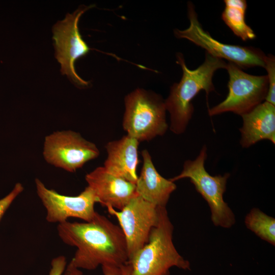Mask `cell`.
<instances>
[{
    "label": "cell",
    "mask_w": 275,
    "mask_h": 275,
    "mask_svg": "<svg viewBox=\"0 0 275 275\" xmlns=\"http://www.w3.org/2000/svg\"><path fill=\"white\" fill-rule=\"evenodd\" d=\"M187 12L189 26L184 30L175 29L174 34L177 38L187 39L204 49L210 55L226 59L241 69L256 66L264 68L266 55L260 49L225 44L216 40L203 29L191 2L188 3Z\"/></svg>",
    "instance_id": "6"
},
{
    "label": "cell",
    "mask_w": 275,
    "mask_h": 275,
    "mask_svg": "<svg viewBox=\"0 0 275 275\" xmlns=\"http://www.w3.org/2000/svg\"><path fill=\"white\" fill-rule=\"evenodd\" d=\"M225 69L229 77L228 94L222 102L208 109L210 116L227 112L241 116L265 100L268 89L267 75L248 74L230 62L227 64Z\"/></svg>",
    "instance_id": "8"
},
{
    "label": "cell",
    "mask_w": 275,
    "mask_h": 275,
    "mask_svg": "<svg viewBox=\"0 0 275 275\" xmlns=\"http://www.w3.org/2000/svg\"><path fill=\"white\" fill-rule=\"evenodd\" d=\"M177 63L182 69V76L178 83L171 88L170 94L164 100L166 111L170 115V130L176 134L183 133L194 113L191 103L193 98L201 90L209 93L215 90L212 82L214 72L219 69L226 68L227 63L222 59L206 52L204 63L195 70L186 66L183 56L177 54Z\"/></svg>",
    "instance_id": "2"
},
{
    "label": "cell",
    "mask_w": 275,
    "mask_h": 275,
    "mask_svg": "<svg viewBox=\"0 0 275 275\" xmlns=\"http://www.w3.org/2000/svg\"><path fill=\"white\" fill-rule=\"evenodd\" d=\"M85 180L94 193L97 203L121 210L138 194L135 184L107 172L98 167L85 176Z\"/></svg>",
    "instance_id": "12"
},
{
    "label": "cell",
    "mask_w": 275,
    "mask_h": 275,
    "mask_svg": "<svg viewBox=\"0 0 275 275\" xmlns=\"http://www.w3.org/2000/svg\"><path fill=\"white\" fill-rule=\"evenodd\" d=\"M99 154L95 144L70 130L54 132L47 135L44 141L43 155L45 161L70 173L97 158Z\"/></svg>",
    "instance_id": "9"
},
{
    "label": "cell",
    "mask_w": 275,
    "mask_h": 275,
    "mask_svg": "<svg viewBox=\"0 0 275 275\" xmlns=\"http://www.w3.org/2000/svg\"><path fill=\"white\" fill-rule=\"evenodd\" d=\"M23 190L24 187L22 184L18 182L15 184L9 194L0 199V221L12 202Z\"/></svg>",
    "instance_id": "19"
},
{
    "label": "cell",
    "mask_w": 275,
    "mask_h": 275,
    "mask_svg": "<svg viewBox=\"0 0 275 275\" xmlns=\"http://www.w3.org/2000/svg\"><path fill=\"white\" fill-rule=\"evenodd\" d=\"M139 143L128 135L108 142L105 146L107 157L103 168L108 173L135 184L138 178L136 171L139 162Z\"/></svg>",
    "instance_id": "13"
},
{
    "label": "cell",
    "mask_w": 275,
    "mask_h": 275,
    "mask_svg": "<svg viewBox=\"0 0 275 275\" xmlns=\"http://www.w3.org/2000/svg\"><path fill=\"white\" fill-rule=\"evenodd\" d=\"M207 156V148L204 145L195 160H186L182 172L169 180L175 182L183 178L190 179L197 191L208 204L213 224L229 228L235 224V218L233 211L224 201L223 195L230 174L214 176L210 175L204 166Z\"/></svg>",
    "instance_id": "5"
},
{
    "label": "cell",
    "mask_w": 275,
    "mask_h": 275,
    "mask_svg": "<svg viewBox=\"0 0 275 275\" xmlns=\"http://www.w3.org/2000/svg\"><path fill=\"white\" fill-rule=\"evenodd\" d=\"M103 275H121L120 267L112 266H102ZM63 275H82V272L79 268L74 267L69 263L67 265Z\"/></svg>",
    "instance_id": "20"
},
{
    "label": "cell",
    "mask_w": 275,
    "mask_h": 275,
    "mask_svg": "<svg viewBox=\"0 0 275 275\" xmlns=\"http://www.w3.org/2000/svg\"><path fill=\"white\" fill-rule=\"evenodd\" d=\"M106 207L117 218L123 232L128 260L148 242L151 231L158 222L157 206L137 195L120 210L109 206Z\"/></svg>",
    "instance_id": "10"
},
{
    "label": "cell",
    "mask_w": 275,
    "mask_h": 275,
    "mask_svg": "<svg viewBox=\"0 0 275 275\" xmlns=\"http://www.w3.org/2000/svg\"><path fill=\"white\" fill-rule=\"evenodd\" d=\"M121 275H130L131 266L130 264L126 263L120 267Z\"/></svg>",
    "instance_id": "22"
},
{
    "label": "cell",
    "mask_w": 275,
    "mask_h": 275,
    "mask_svg": "<svg viewBox=\"0 0 275 275\" xmlns=\"http://www.w3.org/2000/svg\"><path fill=\"white\" fill-rule=\"evenodd\" d=\"M142 155L143 164L135 183L136 192L143 199L157 207H166L176 185L157 171L147 150H143Z\"/></svg>",
    "instance_id": "14"
},
{
    "label": "cell",
    "mask_w": 275,
    "mask_h": 275,
    "mask_svg": "<svg viewBox=\"0 0 275 275\" xmlns=\"http://www.w3.org/2000/svg\"><path fill=\"white\" fill-rule=\"evenodd\" d=\"M93 5L80 6L73 13L57 22L52 28L55 57L61 65V72L77 87H88L89 82L77 74L74 64L77 60L87 55L91 48L83 40L78 24L81 16Z\"/></svg>",
    "instance_id": "7"
},
{
    "label": "cell",
    "mask_w": 275,
    "mask_h": 275,
    "mask_svg": "<svg viewBox=\"0 0 275 275\" xmlns=\"http://www.w3.org/2000/svg\"><path fill=\"white\" fill-rule=\"evenodd\" d=\"M158 218L151 230L148 241L127 263L131 266L130 275H169L174 266L190 269L188 261L176 250L173 242L174 227L166 207H157Z\"/></svg>",
    "instance_id": "3"
},
{
    "label": "cell",
    "mask_w": 275,
    "mask_h": 275,
    "mask_svg": "<svg viewBox=\"0 0 275 275\" xmlns=\"http://www.w3.org/2000/svg\"><path fill=\"white\" fill-rule=\"evenodd\" d=\"M123 127L139 142L163 135L168 128L164 100L153 92L138 88L125 97Z\"/></svg>",
    "instance_id": "4"
},
{
    "label": "cell",
    "mask_w": 275,
    "mask_h": 275,
    "mask_svg": "<svg viewBox=\"0 0 275 275\" xmlns=\"http://www.w3.org/2000/svg\"><path fill=\"white\" fill-rule=\"evenodd\" d=\"M67 266L66 259L64 256H59L52 259L48 275H63Z\"/></svg>",
    "instance_id": "21"
},
{
    "label": "cell",
    "mask_w": 275,
    "mask_h": 275,
    "mask_svg": "<svg viewBox=\"0 0 275 275\" xmlns=\"http://www.w3.org/2000/svg\"><path fill=\"white\" fill-rule=\"evenodd\" d=\"M57 232L66 244L77 248L69 263L77 268L120 267L128 261L126 239L120 227L98 212L90 222L58 224Z\"/></svg>",
    "instance_id": "1"
},
{
    "label": "cell",
    "mask_w": 275,
    "mask_h": 275,
    "mask_svg": "<svg viewBox=\"0 0 275 275\" xmlns=\"http://www.w3.org/2000/svg\"><path fill=\"white\" fill-rule=\"evenodd\" d=\"M246 227L262 239L275 244V219L254 208L245 216Z\"/></svg>",
    "instance_id": "17"
},
{
    "label": "cell",
    "mask_w": 275,
    "mask_h": 275,
    "mask_svg": "<svg viewBox=\"0 0 275 275\" xmlns=\"http://www.w3.org/2000/svg\"><path fill=\"white\" fill-rule=\"evenodd\" d=\"M36 192L46 209V220L48 223L60 224L75 217L91 221L97 212L94 205L97 199L88 186L78 195H61L54 189L47 188L38 178H36Z\"/></svg>",
    "instance_id": "11"
},
{
    "label": "cell",
    "mask_w": 275,
    "mask_h": 275,
    "mask_svg": "<svg viewBox=\"0 0 275 275\" xmlns=\"http://www.w3.org/2000/svg\"><path fill=\"white\" fill-rule=\"evenodd\" d=\"M275 105L265 101L241 116L240 143L248 148L262 140L275 143Z\"/></svg>",
    "instance_id": "15"
},
{
    "label": "cell",
    "mask_w": 275,
    "mask_h": 275,
    "mask_svg": "<svg viewBox=\"0 0 275 275\" xmlns=\"http://www.w3.org/2000/svg\"><path fill=\"white\" fill-rule=\"evenodd\" d=\"M222 19L233 33L243 41L254 39L256 36L245 20L247 3L244 0H225Z\"/></svg>",
    "instance_id": "16"
},
{
    "label": "cell",
    "mask_w": 275,
    "mask_h": 275,
    "mask_svg": "<svg viewBox=\"0 0 275 275\" xmlns=\"http://www.w3.org/2000/svg\"><path fill=\"white\" fill-rule=\"evenodd\" d=\"M264 68L267 72L268 82V89L265 101L275 105V59L273 56H266Z\"/></svg>",
    "instance_id": "18"
}]
</instances>
